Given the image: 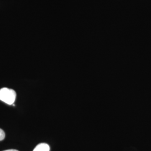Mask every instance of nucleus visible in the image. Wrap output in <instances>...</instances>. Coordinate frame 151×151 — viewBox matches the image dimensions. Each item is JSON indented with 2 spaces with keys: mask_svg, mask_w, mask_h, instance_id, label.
Segmentation results:
<instances>
[{
  "mask_svg": "<svg viewBox=\"0 0 151 151\" xmlns=\"http://www.w3.org/2000/svg\"><path fill=\"white\" fill-rule=\"evenodd\" d=\"M12 105H13V106H15V104H12Z\"/></svg>",
  "mask_w": 151,
  "mask_h": 151,
  "instance_id": "39448f33",
  "label": "nucleus"
},
{
  "mask_svg": "<svg viewBox=\"0 0 151 151\" xmlns=\"http://www.w3.org/2000/svg\"><path fill=\"white\" fill-rule=\"evenodd\" d=\"M16 93L14 90L6 87L0 89V100L9 105H12L16 99Z\"/></svg>",
  "mask_w": 151,
  "mask_h": 151,
  "instance_id": "f257e3e1",
  "label": "nucleus"
},
{
  "mask_svg": "<svg viewBox=\"0 0 151 151\" xmlns=\"http://www.w3.org/2000/svg\"><path fill=\"white\" fill-rule=\"evenodd\" d=\"M50 147L47 143H40L35 147L33 151H49Z\"/></svg>",
  "mask_w": 151,
  "mask_h": 151,
  "instance_id": "f03ea898",
  "label": "nucleus"
},
{
  "mask_svg": "<svg viewBox=\"0 0 151 151\" xmlns=\"http://www.w3.org/2000/svg\"><path fill=\"white\" fill-rule=\"evenodd\" d=\"M19 151L16 150H5V151Z\"/></svg>",
  "mask_w": 151,
  "mask_h": 151,
  "instance_id": "20e7f679",
  "label": "nucleus"
},
{
  "mask_svg": "<svg viewBox=\"0 0 151 151\" xmlns=\"http://www.w3.org/2000/svg\"><path fill=\"white\" fill-rule=\"evenodd\" d=\"M5 138V133L4 131L1 129H0V141L4 140Z\"/></svg>",
  "mask_w": 151,
  "mask_h": 151,
  "instance_id": "7ed1b4c3",
  "label": "nucleus"
}]
</instances>
